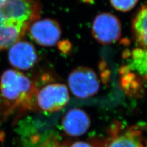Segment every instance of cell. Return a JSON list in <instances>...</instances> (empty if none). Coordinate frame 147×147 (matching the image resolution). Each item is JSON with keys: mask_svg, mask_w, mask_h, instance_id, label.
Returning <instances> with one entry per match:
<instances>
[{"mask_svg": "<svg viewBox=\"0 0 147 147\" xmlns=\"http://www.w3.org/2000/svg\"><path fill=\"white\" fill-rule=\"evenodd\" d=\"M40 11L39 0H7L0 6V51L20 40Z\"/></svg>", "mask_w": 147, "mask_h": 147, "instance_id": "cell-1", "label": "cell"}, {"mask_svg": "<svg viewBox=\"0 0 147 147\" xmlns=\"http://www.w3.org/2000/svg\"><path fill=\"white\" fill-rule=\"evenodd\" d=\"M91 142L95 147H147V140L139 127L126 128L118 121L109 128L106 137L93 139Z\"/></svg>", "mask_w": 147, "mask_h": 147, "instance_id": "cell-2", "label": "cell"}, {"mask_svg": "<svg viewBox=\"0 0 147 147\" xmlns=\"http://www.w3.org/2000/svg\"><path fill=\"white\" fill-rule=\"evenodd\" d=\"M33 84L24 74L13 69L4 71L0 79V91L4 98L20 102L32 93Z\"/></svg>", "mask_w": 147, "mask_h": 147, "instance_id": "cell-3", "label": "cell"}, {"mask_svg": "<svg viewBox=\"0 0 147 147\" xmlns=\"http://www.w3.org/2000/svg\"><path fill=\"white\" fill-rule=\"evenodd\" d=\"M71 93L80 99L89 98L98 93L100 83L96 73L91 68L80 66L74 69L68 77Z\"/></svg>", "mask_w": 147, "mask_h": 147, "instance_id": "cell-4", "label": "cell"}, {"mask_svg": "<svg viewBox=\"0 0 147 147\" xmlns=\"http://www.w3.org/2000/svg\"><path fill=\"white\" fill-rule=\"evenodd\" d=\"M69 100L66 85L51 84L45 85L36 94V102L44 112L52 113L61 110Z\"/></svg>", "mask_w": 147, "mask_h": 147, "instance_id": "cell-5", "label": "cell"}, {"mask_svg": "<svg viewBox=\"0 0 147 147\" xmlns=\"http://www.w3.org/2000/svg\"><path fill=\"white\" fill-rule=\"evenodd\" d=\"M91 32L93 38L99 43L111 44L120 38L121 25L116 16L110 13H102L94 19Z\"/></svg>", "mask_w": 147, "mask_h": 147, "instance_id": "cell-6", "label": "cell"}, {"mask_svg": "<svg viewBox=\"0 0 147 147\" xmlns=\"http://www.w3.org/2000/svg\"><path fill=\"white\" fill-rule=\"evenodd\" d=\"M30 38L39 45L50 47L56 44L61 36L58 23L50 18L36 20L29 28Z\"/></svg>", "mask_w": 147, "mask_h": 147, "instance_id": "cell-7", "label": "cell"}, {"mask_svg": "<svg viewBox=\"0 0 147 147\" xmlns=\"http://www.w3.org/2000/svg\"><path fill=\"white\" fill-rule=\"evenodd\" d=\"M38 58L34 46L28 41L18 40L9 47V61L17 69H30L36 63Z\"/></svg>", "mask_w": 147, "mask_h": 147, "instance_id": "cell-8", "label": "cell"}, {"mask_svg": "<svg viewBox=\"0 0 147 147\" xmlns=\"http://www.w3.org/2000/svg\"><path fill=\"white\" fill-rule=\"evenodd\" d=\"M91 125L88 115L82 109H70L62 119V128L67 136L79 137L87 132Z\"/></svg>", "mask_w": 147, "mask_h": 147, "instance_id": "cell-9", "label": "cell"}, {"mask_svg": "<svg viewBox=\"0 0 147 147\" xmlns=\"http://www.w3.org/2000/svg\"><path fill=\"white\" fill-rule=\"evenodd\" d=\"M134 36L139 47L147 49V5L138 11L132 22Z\"/></svg>", "mask_w": 147, "mask_h": 147, "instance_id": "cell-10", "label": "cell"}, {"mask_svg": "<svg viewBox=\"0 0 147 147\" xmlns=\"http://www.w3.org/2000/svg\"><path fill=\"white\" fill-rule=\"evenodd\" d=\"M130 67L147 79V49L139 47L132 51Z\"/></svg>", "mask_w": 147, "mask_h": 147, "instance_id": "cell-11", "label": "cell"}, {"mask_svg": "<svg viewBox=\"0 0 147 147\" xmlns=\"http://www.w3.org/2000/svg\"><path fill=\"white\" fill-rule=\"evenodd\" d=\"M139 0H110L112 6L117 11L127 12L136 5Z\"/></svg>", "mask_w": 147, "mask_h": 147, "instance_id": "cell-12", "label": "cell"}, {"mask_svg": "<svg viewBox=\"0 0 147 147\" xmlns=\"http://www.w3.org/2000/svg\"><path fill=\"white\" fill-rule=\"evenodd\" d=\"M61 147H95L91 142L84 141H77L71 143L69 141L64 142Z\"/></svg>", "mask_w": 147, "mask_h": 147, "instance_id": "cell-13", "label": "cell"}, {"mask_svg": "<svg viewBox=\"0 0 147 147\" xmlns=\"http://www.w3.org/2000/svg\"><path fill=\"white\" fill-rule=\"evenodd\" d=\"M7 1V0H0V6L2 5L4 3H6Z\"/></svg>", "mask_w": 147, "mask_h": 147, "instance_id": "cell-14", "label": "cell"}]
</instances>
